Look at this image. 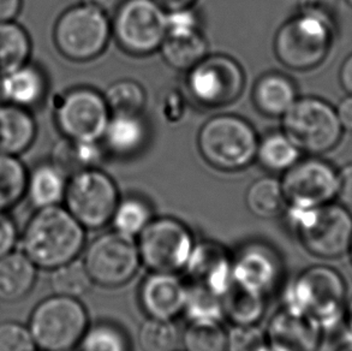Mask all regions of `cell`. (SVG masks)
I'll use <instances>...</instances> for the list:
<instances>
[{
    "label": "cell",
    "instance_id": "cell-6",
    "mask_svg": "<svg viewBox=\"0 0 352 351\" xmlns=\"http://www.w3.org/2000/svg\"><path fill=\"white\" fill-rule=\"evenodd\" d=\"M336 25L311 14H300L281 25L274 52L286 67L298 72L319 67L333 45Z\"/></svg>",
    "mask_w": 352,
    "mask_h": 351
},
{
    "label": "cell",
    "instance_id": "cell-25",
    "mask_svg": "<svg viewBox=\"0 0 352 351\" xmlns=\"http://www.w3.org/2000/svg\"><path fill=\"white\" fill-rule=\"evenodd\" d=\"M297 100L294 82L281 74H267L257 81L254 101L262 114L272 117L284 116Z\"/></svg>",
    "mask_w": 352,
    "mask_h": 351
},
{
    "label": "cell",
    "instance_id": "cell-23",
    "mask_svg": "<svg viewBox=\"0 0 352 351\" xmlns=\"http://www.w3.org/2000/svg\"><path fill=\"white\" fill-rule=\"evenodd\" d=\"M67 180L52 162L38 164L28 171L25 199L34 209L59 206L64 202Z\"/></svg>",
    "mask_w": 352,
    "mask_h": 351
},
{
    "label": "cell",
    "instance_id": "cell-12",
    "mask_svg": "<svg viewBox=\"0 0 352 351\" xmlns=\"http://www.w3.org/2000/svg\"><path fill=\"white\" fill-rule=\"evenodd\" d=\"M110 109L102 95L89 88H76L59 96L54 120L63 138L96 142L104 136Z\"/></svg>",
    "mask_w": 352,
    "mask_h": 351
},
{
    "label": "cell",
    "instance_id": "cell-4",
    "mask_svg": "<svg viewBox=\"0 0 352 351\" xmlns=\"http://www.w3.org/2000/svg\"><path fill=\"white\" fill-rule=\"evenodd\" d=\"M89 325L80 299L53 294L34 307L28 328L36 350L72 351L80 345Z\"/></svg>",
    "mask_w": 352,
    "mask_h": 351
},
{
    "label": "cell",
    "instance_id": "cell-15",
    "mask_svg": "<svg viewBox=\"0 0 352 351\" xmlns=\"http://www.w3.org/2000/svg\"><path fill=\"white\" fill-rule=\"evenodd\" d=\"M280 183L286 207L311 209L337 200L339 175L329 162L310 158L291 167Z\"/></svg>",
    "mask_w": 352,
    "mask_h": 351
},
{
    "label": "cell",
    "instance_id": "cell-51",
    "mask_svg": "<svg viewBox=\"0 0 352 351\" xmlns=\"http://www.w3.org/2000/svg\"><path fill=\"white\" fill-rule=\"evenodd\" d=\"M343 321L348 331L349 337L352 339V296L348 299V304L344 310Z\"/></svg>",
    "mask_w": 352,
    "mask_h": 351
},
{
    "label": "cell",
    "instance_id": "cell-14",
    "mask_svg": "<svg viewBox=\"0 0 352 351\" xmlns=\"http://www.w3.org/2000/svg\"><path fill=\"white\" fill-rule=\"evenodd\" d=\"M245 85V76L234 59L224 56H206L186 77V86L199 103L219 107L238 99Z\"/></svg>",
    "mask_w": 352,
    "mask_h": 351
},
{
    "label": "cell",
    "instance_id": "cell-8",
    "mask_svg": "<svg viewBox=\"0 0 352 351\" xmlns=\"http://www.w3.org/2000/svg\"><path fill=\"white\" fill-rule=\"evenodd\" d=\"M111 35L105 12L82 4L65 10L53 29V41L63 57L87 62L104 52Z\"/></svg>",
    "mask_w": 352,
    "mask_h": 351
},
{
    "label": "cell",
    "instance_id": "cell-40",
    "mask_svg": "<svg viewBox=\"0 0 352 351\" xmlns=\"http://www.w3.org/2000/svg\"><path fill=\"white\" fill-rule=\"evenodd\" d=\"M267 341L266 330L257 325H232L228 331V350L257 351Z\"/></svg>",
    "mask_w": 352,
    "mask_h": 351
},
{
    "label": "cell",
    "instance_id": "cell-7",
    "mask_svg": "<svg viewBox=\"0 0 352 351\" xmlns=\"http://www.w3.org/2000/svg\"><path fill=\"white\" fill-rule=\"evenodd\" d=\"M283 129L300 152L311 154L333 149L342 140L344 130L337 109L314 96L296 100L283 116Z\"/></svg>",
    "mask_w": 352,
    "mask_h": 351
},
{
    "label": "cell",
    "instance_id": "cell-26",
    "mask_svg": "<svg viewBox=\"0 0 352 351\" xmlns=\"http://www.w3.org/2000/svg\"><path fill=\"white\" fill-rule=\"evenodd\" d=\"M266 299L232 283L221 296L224 318L231 325H257L266 313Z\"/></svg>",
    "mask_w": 352,
    "mask_h": 351
},
{
    "label": "cell",
    "instance_id": "cell-5",
    "mask_svg": "<svg viewBox=\"0 0 352 351\" xmlns=\"http://www.w3.org/2000/svg\"><path fill=\"white\" fill-rule=\"evenodd\" d=\"M197 145L202 157L212 167L237 171L254 162L258 140L247 120L232 114H221L204 124Z\"/></svg>",
    "mask_w": 352,
    "mask_h": 351
},
{
    "label": "cell",
    "instance_id": "cell-31",
    "mask_svg": "<svg viewBox=\"0 0 352 351\" xmlns=\"http://www.w3.org/2000/svg\"><path fill=\"white\" fill-rule=\"evenodd\" d=\"M28 171L19 157L0 154V212H10L25 199Z\"/></svg>",
    "mask_w": 352,
    "mask_h": 351
},
{
    "label": "cell",
    "instance_id": "cell-29",
    "mask_svg": "<svg viewBox=\"0 0 352 351\" xmlns=\"http://www.w3.org/2000/svg\"><path fill=\"white\" fill-rule=\"evenodd\" d=\"M102 138L116 154H131L144 142L146 127L138 114H113Z\"/></svg>",
    "mask_w": 352,
    "mask_h": 351
},
{
    "label": "cell",
    "instance_id": "cell-55",
    "mask_svg": "<svg viewBox=\"0 0 352 351\" xmlns=\"http://www.w3.org/2000/svg\"><path fill=\"white\" fill-rule=\"evenodd\" d=\"M348 255H349V257H350V262H351V265H352V242H351V246H350V249H349Z\"/></svg>",
    "mask_w": 352,
    "mask_h": 351
},
{
    "label": "cell",
    "instance_id": "cell-43",
    "mask_svg": "<svg viewBox=\"0 0 352 351\" xmlns=\"http://www.w3.org/2000/svg\"><path fill=\"white\" fill-rule=\"evenodd\" d=\"M19 235V226L9 212H0V257L16 251Z\"/></svg>",
    "mask_w": 352,
    "mask_h": 351
},
{
    "label": "cell",
    "instance_id": "cell-21",
    "mask_svg": "<svg viewBox=\"0 0 352 351\" xmlns=\"http://www.w3.org/2000/svg\"><path fill=\"white\" fill-rule=\"evenodd\" d=\"M36 136L38 124L32 111L9 103L0 104V154L21 157Z\"/></svg>",
    "mask_w": 352,
    "mask_h": 351
},
{
    "label": "cell",
    "instance_id": "cell-57",
    "mask_svg": "<svg viewBox=\"0 0 352 351\" xmlns=\"http://www.w3.org/2000/svg\"><path fill=\"white\" fill-rule=\"evenodd\" d=\"M35 351H40V350H35Z\"/></svg>",
    "mask_w": 352,
    "mask_h": 351
},
{
    "label": "cell",
    "instance_id": "cell-45",
    "mask_svg": "<svg viewBox=\"0 0 352 351\" xmlns=\"http://www.w3.org/2000/svg\"><path fill=\"white\" fill-rule=\"evenodd\" d=\"M339 188L337 200L339 204L352 213V162L338 171Z\"/></svg>",
    "mask_w": 352,
    "mask_h": 351
},
{
    "label": "cell",
    "instance_id": "cell-52",
    "mask_svg": "<svg viewBox=\"0 0 352 351\" xmlns=\"http://www.w3.org/2000/svg\"><path fill=\"white\" fill-rule=\"evenodd\" d=\"M257 351H291L289 349H286V348L280 347V345H276V344H273V343L267 342L263 347L260 348Z\"/></svg>",
    "mask_w": 352,
    "mask_h": 351
},
{
    "label": "cell",
    "instance_id": "cell-54",
    "mask_svg": "<svg viewBox=\"0 0 352 351\" xmlns=\"http://www.w3.org/2000/svg\"><path fill=\"white\" fill-rule=\"evenodd\" d=\"M5 103L4 95H3V87H1V76H0V104Z\"/></svg>",
    "mask_w": 352,
    "mask_h": 351
},
{
    "label": "cell",
    "instance_id": "cell-11",
    "mask_svg": "<svg viewBox=\"0 0 352 351\" xmlns=\"http://www.w3.org/2000/svg\"><path fill=\"white\" fill-rule=\"evenodd\" d=\"M119 200L113 180L94 167L67 180L64 207L86 230H101L111 224Z\"/></svg>",
    "mask_w": 352,
    "mask_h": 351
},
{
    "label": "cell",
    "instance_id": "cell-37",
    "mask_svg": "<svg viewBox=\"0 0 352 351\" xmlns=\"http://www.w3.org/2000/svg\"><path fill=\"white\" fill-rule=\"evenodd\" d=\"M182 342L184 351H226L228 331L221 323H189Z\"/></svg>",
    "mask_w": 352,
    "mask_h": 351
},
{
    "label": "cell",
    "instance_id": "cell-56",
    "mask_svg": "<svg viewBox=\"0 0 352 351\" xmlns=\"http://www.w3.org/2000/svg\"><path fill=\"white\" fill-rule=\"evenodd\" d=\"M345 1H346V3H348V4L352 8V0H345Z\"/></svg>",
    "mask_w": 352,
    "mask_h": 351
},
{
    "label": "cell",
    "instance_id": "cell-10",
    "mask_svg": "<svg viewBox=\"0 0 352 351\" xmlns=\"http://www.w3.org/2000/svg\"><path fill=\"white\" fill-rule=\"evenodd\" d=\"M83 253L82 262L93 284L106 289L128 284L142 266L136 240L115 230L94 238Z\"/></svg>",
    "mask_w": 352,
    "mask_h": 351
},
{
    "label": "cell",
    "instance_id": "cell-38",
    "mask_svg": "<svg viewBox=\"0 0 352 351\" xmlns=\"http://www.w3.org/2000/svg\"><path fill=\"white\" fill-rule=\"evenodd\" d=\"M179 332L173 320L147 318L138 332L142 351H176Z\"/></svg>",
    "mask_w": 352,
    "mask_h": 351
},
{
    "label": "cell",
    "instance_id": "cell-33",
    "mask_svg": "<svg viewBox=\"0 0 352 351\" xmlns=\"http://www.w3.org/2000/svg\"><path fill=\"white\" fill-rule=\"evenodd\" d=\"M300 151L284 133L271 134L258 142L256 158L271 171L285 172L300 160Z\"/></svg>",
    "mask_w": 352,
    "mask_h": 351
},
{
    "label": "cell",
    "instance_id": "cell-50",
    "mask_svg": "<svg viewBox=\"0 0 352 351\" xmlns=\"http://www.w3.org/2000/svg\"><path fill=\"white\" fill-rule=\"evenodd\" d=\"M82 3L93 6V8L107 14L109 11L115 9L117 4H118V0H82Z\"/></svg>",
    "mask_w": 352,
    "mask_h": 351
},
{
    "label": "cell",
    "instance_id": "cell-48",
    "mask_svg": "<svg viewBox=\"0 0 352 351\" xmlns=\"http://www.w3.org/2000/svg\"><path fill=\"white\" fill-rule=\"evenodd\" d=\"M339 81L343 89L352 95V53L344 61L339 70Z\"/></svg>",
    "mask_w": 352,
    "mask_h": 351
},
{
    "label": "cell",
    "instance_id": "cell-49",
    "mask_svg": "<svg viewBox=\"0 0 352 351\" xmlns=\"http://www.w3.org/2000/svg\"><path fill=\"white\" fill-rule=\"evenodd\" d=\"M166 12L176 10L189 9L196 0H154Z\"/></svg>",
    "mask_w": 352,
    "mask_h": 351
},
{
    "label": "cell",
    "instance_id": "cell-34",
    "mask_svg": "<svg viewBox=\"0 0 352 351\" xmlns=\"http://www.w3.org/2000/svg\"><path fill=\"white\" fill-rule=\"evenodd\" d=\"M152 219V209L146 201L138 198H126L119 200L111 224L117 233L136 238Z\"/></svg>",
    "mask_w": 352,
    "mask_h": 351
},
{
    "label": "cell",
    "instance_id": "cell-36",
    "mask_svg": "<svg viewBox=\"0 0 352 351\" xmlns=\"http://www.w3.org/2000/svg\"><path fill=\"white\" fill-rule=\"evenodd\" d=\"M78 348L80 351H131L128 334L110 321L89 325Z\"/></svg>",
    "mask_w": 352,
    "mask_h": 351
},
{
    "label": "cell",
    "instance_id": "cell-42",
    "mask_svg": "<svg viewBox=\"0 0 352 351\" xmlns=\"http://www.w3.org/2000/svg\"><path fill=\"white\" fill-rule=\"evenodd\" d=\"M196 32H200L199 19L190 8L166 12V35H189Z\"/></svg>",
    "mask_w": 352,
    "mask_h": 351
},
{
    "label": "cell",
    "instance_id": "cell-16",
    "mask_svg": "<svg viewBox=\"0 0 352 351\" xmlns=\"http://www.w3.org/2000/svg\"><path fill=\"white\" fill-rule=\"evenodd\" d=\"M283 273L279 253L267 243H245L232 255L234 283L266 297L279 288Z\"/></svg>",
    "mask_w": 352,
    "mask_h": 351
},
{
    "label": "cell",
    "instance_id": "cell-17",
    "mask_svg": "<svg viewBox=\"0 0 352 351\" xmlns=\"http://www.w3.org/2000/svg\"><path fill=\"white\" fill-rule=\"evenodd\" d=\"M188 285L168 272H149L138 290V302L147 318L173 320L183 314Z\"/></svg>",
    "mask_w": 352,
    "mask_h": 351
},
{
    "label": "cell",
    "instance_id": "cell-1",
    "mask_svg": "<svg viewBox=\"0 0 352 351\" xmlns=\"http://www.w3.org/2000/svg\"><path fill=\"white\" fill-rule=\"evenodd\" d=\"M86 241V228L62 204L35 209L19 235L21 251L50 272L81 257Z\"/></svg>",
    "mask_w": 352,
    "mask_h": 351
},
{
    "label": "cell",
    "instance_id": "cell-19",
    "mask_svg": "<svg viewBox=\"0 0 352 351\" xmlns=\"http://www.w3.org/2000/svg\"><path fill=\"white\" fill-rule=\"evenodd\" d=\"M324 332L313 319L284 306L274 314L266 328L268 343L291 351H320Z\"/></svg>",
    "mask_w": 352,
    "mask_h": 351
},
{
    "label": "cell",
    "instance_id": "cell-22",
    "mask_svg": "<svg viewBox=\"0 0 352 351\" xmlns=\"http://www.w3.org/2000/svg\"><path fill=\"white\" fill-rule=\"evenodd\" d=\"M38 268L22 251L0 257V302L16 304L32 294Z\"/></svg>",
    "mask_w": 352,
    "mask_h": 351
},
{
    "label": "cell",
    "instance_id": "cell-44",
    "mask_svg": "<svg viewBox=\"0 0 352 351\" xmlns=\"http://www.w3.org/2000/svg\"><path fill=\"white\" fill-rule=\"evenodd\" d=\"M300 14H311L336 23L338 0H298Z\"/></svg>",
    "mask_w": 352,
    "mask_h": 351
},
{
    "label": "cell",
    "instance_id": "cell-32",
    "mask_svg": "<svg viewBox=\"0 0 352 351\" xmlns=\"http://www.w3.org/2000/svg\"><path fill=\"white\" fill-rule=\"evenodd\" d=\"M183 314L189 323H223L224 309L221 296L200 284L188 286Z\"/></svg>",
    "mask_w": 352,
    "mask_h": 351
},
{
    "label": "cell",
    "instance_id": "cell-24",
    "mask_svg": "<svg viewBox=\"0 0 352 351\" xmlns=\"http://www.w3.org/2000/svg\"><path fill=\"white\" fill-rule=\"evenodd\" d=\"M102 156L99 141L85 142L63 138L53 147L51 162L70 178L78 172L98 167Z\"/></svg>",
    "mask_w": 352,
    "mask_h": 351
},
{
    "label": "cell",
    "instance_id": "cell-30",
    "mask_svg": "<svg viewBox=\"0 0 352 351\" xmlns=\"http://www.w3.org/2000/svg\"><path fill=\"white\" fill-rule=\"evenodd\" d=\"M248 211L256 218L272 219L284 213L286 200L280 180L274 177H263L255 180L245 194Z\"/></svg>",
    "mask_w": 352,
    "mask_h": 351
},
{
    "label": "cell",
    "instance_id": "cell-13",
    "mask_svg": "<svg viewBox=\"0 0 352 351\" xmlns=\"http://www.w3.org/2000/svg\"><path fill=\"white\" fill-rule=\"evenodd\" d=\"M113 33L128 52H155L166 36V11L154 0H126L117 10Z\"/></svg>",
    "mask_w": 352,
    "mask_h": 351
},
{
    "label": "cell",
    "instance_id": "cell-28",
    "mask_svg": "<svg viewBox=\"0 0 352 351\" xmlns=\"http://www.w3.org/2000/svg\"><path fill=\"white\" fill-rule=\"evenodd\" d=\"M207 47L205 36L196 32L189 35H166L159 50L170 67L189 72L207 56Z\"/></svg>",
    "mask_w": 352,
    "mask_h": 351
},
{
    "label": "cell",
    "instance_id": "cell-46",
    "mask_svg": "<svg viewBox=\"0 0 352 351\" xmlns=\"http://www.w3.org/2000/svg\"><path fill=\"white\" fill-rule=\"evenodd\" d=\"M23 6V0H0V22L16 21Z\"/></svg>",
    "mask_w": 352,
    "mask_h": 351
},
{
    "label": "cell",
    "instance_id": "cell-39",
    "mask_svg": "<svg viewBox=\"0 0 352 351\" xmlns=\"http://www.w3.org/2000/svg\"><path fill=\"white\" fill-rule=\"evenodd\" d=\"M106 104L113 114H140L146 104V94L138 82L122 80L106 92Z\"/></svg>",
    "mask_w": 352,
    "mask_h": 351
},
{
    "label": "cell",
    "instance_id": "cell-2",
    "mask_svg": "<svg viewBox=\"0 0 352 351\" xmlns=\"http://www.w3.org/2000/svg\"><path fill=\"white\" fill-rule=\"evenodd\" d=\"M348 299L346 280L337 268L313 265L287 285L283 306L313 319L327 331L343 320Z\"/></svg>",
    "mask_w": 352,
    "mask_h": 351
},
{
    "label": "cell",
    "instance_id": "cell-47",
    "mask_svg": "<svg viewBox=\"0 0 352 351\" xmlns=\"http://www.w3.org/2000/svg\"><path fill=\"white\" fill-rule=\"evenodd\" d=\"M337 114L344 130L352 133V95H349L340 101L337 109Z\"/></svg>",
    "mask_w": 352,
    "mask_h": 351
},
{
    "label": "cell",
    "instance_id": "cell-9",
    "mask_svg": "<svg viewBox=\"0 0 352 351\" xmlns=\"http://www.w3.org/2000/svg\"><path fill=\"white\" fill-rule=\"evenodd\" d=\"M135 240L141 264L149 272L168 273L186 268L196 243L189 226L173 217L153 218Z\"/></svg>",
    "mask_w": 352,
    "mask_h": 351
},
{
    "label": "cell",
    "instance_id": "cell-41",
    "mask_svg": "<svg viewBox=\"0 0 352 351\" xmlns=\"http://www.w3.org/2000/svg\"><path fill=\"white\" fill-rule=\"evenodd\" d=\"M32 333L28 325L19 321L0 323V351H35Z\"/></svg>",
    "mask_w": 352,
    "mask_h": 351
},
{
    "label": "cell",
    "instance_id": "cell-20",
    "mask_svg": "<svg viewBox=\"0 0 352 351\" xmlns=\"http://www.w3.org/2000/svg\"><path fill=\"white\" fill-rule=\"evenodd\" d=\"M5 103L33 111L43 104L48 93V78L43 67L30 62L1 76Z\"/></svg>",
    "mask_w": 352,
    "mask_h": 351
},
{
    "label": "cell",
    "instance_id": "cell-53",
    "mask_svg": "<svg viewBox=\"0 0 352 351\" xmlns=\"http://www.w3.org/2000/svg\"><path fill=\"white\" fill-rule=\"evenodd\" d=\"M336 351H352V339H349V342L343 344L342 347H339Z\"/></svg>",
    "mask_w": 352,
    "mask_h": 351
},
{
    "label": "cell",
    "instance_id": "cell-35",
    "mask_svg": "<svg viewBox=\"0 0 352 351\" xmlns=\"http://www.w3.org/2000/svg\"><path fill=\"white\" fill-rule=\"evenodd\" d=\"M50 285L53 294L81 299L91 289L93 281L82 260H74L51 270Z\"/></svg>",
    "mask_w": 352,
    "mask_h": 351
},
{
    "label": "cell",
    "instance_id": "cell-3",
    "mask_svg": "<svg viewBox=\"0 0 352 351\" xmlns=\"http://www.w3.org/2000/svg\"><path fill=\"white\" fill-rule=\"evenodd\" d=\"M296 237L311 257L336 260L348 255L352 242V213L339 202L311 209L286 207Z\"/></svg>",
    "mask_w": 352,
    "mask_h": 351
},
{
    "label": "cell",
    "instance_id": "cell-18",
    "mask_svg": "<svg viewBox=\"0 0 352 351\" xmlns=\"http://www.w3.org/2000/svg\"><path fill=\"white\" fill-rule=\"evenodd\" d=\"M184 270L191 283L200 284L223 296L232 280V255L212 240L196 242Z\"/></svg>",
    "mask_w": 352,
    "mask_h": 351
},
{
    "label": "cell",
    "instance_id": "cell-27",
    "mask_svg": "<svg viewBox=\"0 0 352 351\" xmlns=\"http://www.w3.org/2000/svg\"><path fill=\"white\" fill-rule=\"evenodd\" d=\"M33 43L27 29L16 21L0 22V76L30 62Z\"/></svg>",
    "mask_w": 352,
    "mask_h": 351
}]
</instances>
